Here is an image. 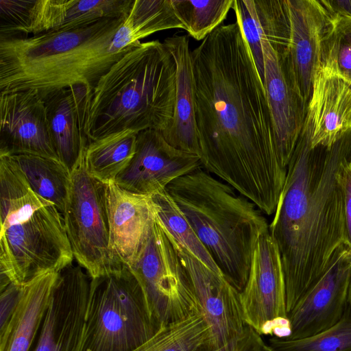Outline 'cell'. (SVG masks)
Masks as SVG:
<instances>
[{
	"instance_id": "6da1fadb",
	"label": "cell",
	"mask_w": 351,
	"mask_h": 351,
	"mask_svg": "<svg viewBox=\"0 0 351 351\" xmlns=\"http://www.w3.org/2000/svg\"><path fill=\"white\" fill-rule=\"evenodd\" d=\"M203 168L274 215L287 176L263 84L239 23L192 50Z\"/></svg>"
},
{
	"instance_id": "7a4b0ae2",
	"label": "cell",
	"mask_w": 351,
	"mask_h": 351,
	"mask_svg": "<svg viewBox=\"0 0 351 351\" xmlns=\"http://www.w3.org/2000/svg\"><path fill=\"white\" fill-rule=\"evenodd\" d=\"M350 154L351 132L330 148H312L302 130L288 164L269 224L281 258L287 315L325 273L336 249L346 244L338 175Z\"/></svg>"
},
{
	"instance_id": "3957f363",
	"label": "cell",
	"mask_w": 351,
	"mask_h": 351,
	"mask_svg": "<svg viewBox=\"0 0 351 351\" xmlns=\"http://www.w3.org/2000/svg\"><path fill=\"white\" fill-rule=\"evenodd\" d=\"M127 16L29 37L0 36V93L35 89L42 96L75 84L93 88L143 38Z\"/></svg>"
},
{
	"instance_id": "277c9868",
	"label": "cell",
	"mask_w": 351,
	"mask_h": 351,
	"mask_svg": "<svg viewBox=\"0 0 351 351\" xmlns=\"http://www.w3.org/2000/svg\"><path fill=\"white\" fill-rule=\"evenodd\" d=\"M176 90V63L163 43L140 41L93 86L84 128L89 142L128 130L163 132Z\"/></svg>"
},
{
	"instance_id": "5b68a950",
	"label": "cell",
	"mask_w": 351,
	"mask_h": 351,
	"mask_svg": "<svg viewBox=\"0 0 351 351\" xmlns=\"http://www.w3.org/2000/svg\"><path fill=\"white\" fill-rule=\"evenodd\" d=\"M223 276L241 292L256 243L269 231L266 215L203 167L166 187Z\"/></svg>"
},
{
	"instance_id": "8992f818",
	"label": "cell",
	"mask_w": 351,
	"mask_h": 351,
	"mask_svg": "<svg viewBox=\"0 0 351 351\" xmlns=\"http://www.w3.org/2000/svg\"><path fill=\"white\" fill-rule=\"evenodd\" d=\"M0 290L73 263L62 215L31 189L9 156H0Z\"/></svg>"
},
{
	"instance_id": "52a82bcc",
	"label": "cell",
	"mask_w": 351,
	"mask_h": 351,
	"mask_svg": "<svg viewBox=\"0 0 351 351\" xmlns=\"http://www.w3.org/2000/svg\"><path fill=\"white\" fill-rule=\"evenodd\" d=\"M160 327L126 265L90 279L80 351H133Z\"/></svg>"
},
{
	"instance_id": "ba28073f",
	"label": "cell",
	"mask_w": 351,
	"mask_h": 351,
	"mask_svg": "<svg viewBox=\"0 0 351 351\" xmlns=\"http://www.w3.org/2000/svg\"><path fill=\"white\" fill-rule=\"evenodd\" d=\"M129 269L159 326L202 312L189 274L156 217L143 252Z\"/></svg>"
},
{
	"instance_id": "9c48e42d",
	"label": "cell",
	"mask_w": 351,
	"mask_h": 351,
	"mask_svg": "<svg viewBox=\"0 0 351 351\" xmlns=\"http://www.w3.org/2000/svg\"><path fill=\"white\" fill-rule=\"evenodd\" d=\"M71 178L64 226L74 258L95 278L115 269L108 249L107 184L88 175L84 158Z\"/></svg>"
},
{
	"instance_id": "30bf717a",
	"label": "cell",
	"mask_w": 351,
	"mask_h": 351,
	"mask_svg": "<svg viewBox=\"0 0 351 351\" xmlns=\"http://www.w3.org/2000/svg\"><path fill=\"white\" fill-rule=\"evenodd\" d=\"M241 302L245 325L261 336L282 338L290 335L281 258L269 231L255 246Z\"/></svg>"
},
{
	"instance_id": "8fae6325",
	"label": "cell",
	"mask_w": 351,
	"mask_h": 351,
	"mask_svg": "<svg viewBox=\"0 0 351 351\" xmlns=\"http://www.w3.org/2000/svg\"><path fill=\"white\" fill-rule=\"evenodd\" d=\"M261 45L264 57L263 86L279 160L287 169L302 130L308 103L295 83L286 49H274L263 36Z\"/></svg>"
},
{
	"instance_id": "7c38bea8",
	"label": "cell",
	"mask_w": 351,
	"mask_h": 351,
	"mask_svg": "<svg viewBox=\"0 0 351 351\" xmlns=\"http://www.w3.org/2000/svg\"><path fill=\"white\" fill-rule=\"evenodd\" d=\"M171 241L189 274L201 311L210 327V350L241 337L247 326L243 317L241 292L222 273L210 269L185 248Z\"/></svg>"
},
{
	"instance_id": "4fadbf2b",
	"label": "cell",
	"mask_w": 351,
	"mask_h": 351,
	"mask_svg": "<svg viewBox=\"0 0 351 351\" xmlns=\"http://www.w3.org/2000/svg\"><path fill=\"white\" fill-rule=\"evenodd\" d=\"M350 278L351 250L343 243L321 278L288 314L291 333L287 338L308 337L337 324L348 308Z\"/></svg>"
},
{
	"instance_id": "5bb4252c",
	"label": "cell",
	"mask_w": 351,
	"mask_h": 351,
	"mask_svg": "<svg viewBox=\"0 0 351 351\" xmlns=\"http://www.w3.org/2000/svg\"><path fill=\"white\" fill-rule=\"evenodd\" d=\"M80 265L59 272L34 351H80L90 277Z\"/></svg>"
},
{
	"instance_id": "9a60e30c",
	"label": "cell",
	"mask_w": 351,
	"mask_h": 351,
	"mask_svg": "<svg viewBox=\"0 0 351 351\" xmlns=\"http://www.w3.org/2000/svg\"><path fill=\"white\" fill-rule=\"evenodd\" d=\"M201 167L197 155L173 147L160 132L147 130L138 133L134 156L114 183L129 192L152 196Z\"/></svg>"
},
{
	"instance_id": "2e32d148",
	"label": "cell",
	"mask_w": 351,
	"mask_h": 351,
	"mask_svg": "<svg viewBox=\"0 0 351 351\" xmlns=\"http://www.w3.org/2000/svg\"><path fill=\"white\" fill-rule=\"evenodd\" d=\"M21 154L59 160L44 100L35 89L0 93V156Z\"/></svg>"
},
{
	"instance_id": "e0dca14e",
	"label": "cell",
	"mask_w": 351,
	"mask_h": 351,
	"mask_svg": "<svg viewBox=\"0 0 351 351\" xmlns=\"http://www.w3.org/2000/svg\"><path fill=\"white\" fill-rule=\"evenodd\" d=\"M109 254L114 268L131 267L148 240L156 213L151 196L135 194L107 184Z\"/></svg>"
},
{
	"instance_id": "ac0fdd59",
	"label": "cell",
	"mask_w": 351,
	"mask_h": 351,
	"mask_svg": "<svg viewBox=\"0 0 351 351\" xmlns=\"http://www.w3.org/2000/svg\"><path fill=\"white\" fill-rule=\"evenodd\" d=\"M285 2L289 22V40L285 53L295 83L308 103L321 62L322 41L332 16L320 1Z\"/></svg>"
},
{
	"instance_id": "d6986e66",
	"label": "cell",
	"mask_w": 351,
	"mask_h": 351,
	"mask_svg": "<svg viewBox=\"0 0 351 351\" xmlns=\"http://www.w3.org/2000/svg\"><path fill=\"white\" fill-rule=\"evenodd\" d=\"M311 147L330 148L351 132V84L319 65L302 128Z\"/></svg>"
},
{
	"instance_id": "ffe728a7",
	"label": "cell",
	"mask_w": 351,
	"mask_h": 351,
	"mask_svg": "<svg viewBox=\"0 0 351 351\" xmlns=\"http://www.w3.org/2000/svg\"><path fill=\"white\" fill-rule=\"evenodd\" d=\"M92 88L85 84H75L41 96L54 149L71 173L83 160L89 143L84 128Z\"/></svg>"
},
{
	"instance_id": "44dd1931",
	"label": "cell",
	"mask_w": 351,
	"mask_h": 351,
	"mask_svg": "<svg viewBox=\"0 0 351 351\" xmlns=\"http://www.w3.org/2000/svg\"><path fill=\"white\" fill-rule=\"evenodd\" d=\"M134 0H32L21 35L78 29L126 17Z\"/></svg>"
},
{
	"instance_id": "7402d4cb",
	"label": "cell",
	"mask_w": 351,
	"mask_h": 351,
	"mask_svg": "<svg viewBox=\"0 0 351 351\" xmlns=\"http://www.w3.org/2000/svg\"><path fill=\"white\" fill-rule=\"evenodd\" d=\"M163 44L176 66V90L172 120L160 132L173 147L200 156L195 119V88L192 50L186 35L166 38Z\"/></svg>"
},
{
	"instance_id": "603a6c76",
	"label": "cell",
	"mask_w": 351,
	"mask_h": 351,
	"mask_svg": "<svg viewBox=\"0 0 351 351\" xmlns=\"http://www.w3.org/2000/svg\"><path fill=\"white\" fill-rule=\"evenodd\" d=\"M59 273L40 274L23 285L16 316L3 351H29L49 308Z\"/></svg>"
},
{
	"instance_id": "cb8c5ba5",
	"label": "cell",
	"mask_w": 351,
	"mask_h": 351,
	"mask_svg": "<svg viewBox=\"0 0 351 351\" xmlns=\"http://www.w3.org/2000/svg\"><path fill=\"white\" fill-rule=\"evenodd\" d=\"M137 134L128 130L90 141L84 154L88 175L106 184L114 182L134 156Z\"/></svg>"
},
{
	"instance_id": "d4e9b609",
	"label": "cell",
	"mask_w": 351,
	"mask_h": 351,
	"mask_svg": "<svg viewBox=\"0 0 351 351\" xmlns=\"http://www.w3.org/2000/svg\"><path fill=\"white\" fill-rule=\"evenodd\" d=\"M9 156L24 175L31 189L54 204L64 217L71 186V172L59 160L33 154Z\"/></svg>"
},
{
	"instance_id": "484cf974",
	"label": "cell",
	"mask_w": 351,
	"mask_h": 351,
	"mask_svg": "<svg viewBox=\"0 0 351 351\" xmlns=\"http://www.w3.org/2000/svg\"><path fill=\"white\" fill-rule=\"evenodd\" d=\"M210 330L202 313L162 325L133 351H210Z\"/></svg>"
},
{
	"instance_id": "4316f807",
	"label": "cell",
	"mask_w": 351,
	"mask_h": 351,
	"mask_svg": "<svg viewBox=\"0 0 351 351\" xmlns=\"http://www.w3.org/2000/svg\"><path fill=\"white\" fill-rule=\"evenodd\" d=\"M156 218L168 237L210 269L221 272L181 210L166 189L151 196Z\"/></svg>"
},
{
	"instance_id": "83f0119b",
	"label": "cell",
	"mask_w": 351,
	"mask_h": 351,
	"mask_svg": "<svg viewBox=\"0 0 351 351\" xmlns=\"http://www.w3.org/2000/svg\"><path fill=\"white\" fill-rule=\"evenodd\" d=\"M234 0H171L176 16L189 34L203 40L226 18Z\"/></svg>"
},
{
	"instance_id": "f1b7e54d",
	"label": "cell",
	"mask_w": 351,
	"mask_h": 351,
	"mask_svg": "<svg viewBox=\"0 0 351 351\" xmlns=\"http://www.w3.org/2000/svg\"><path fill=\"white\" fill-rule=\"evenodd\" d=\"M267 343L275 351H351V311L348 306L337 324L315 335L298 339L272 337Z\"/></svg>"
},
{
	"instance_id": "f546056e",
	"label": "cell",
	"mask_w": 351,
	"mask_h": 351,
	"mask_svg": "<svg viewBox=\"0 0 351 351\" xmlns=\"http://www.w3.org/2000/svg\"><path fill=\"white\" fill-rule=\"evenodd\" d=\"M320 65L351 84V18L332 17L322 44Z\"/></svg>"
},
{
	"instance_id": "4dcf8cb0",
	"label": "cell",
	"mask_w": 351,
	"mask_h": 351,
	"mask_svg": "<svg viewBox=\"0 0 351 351\" xmlns=\"http://www.w3.org/2000/svg\"><path fill=\"white\" fill-rule=\"evenodd\" d=\"M232 9L236 14L243 35L250 49L261 81L264 82V57L261 40L263 31L254 0H234Z\"/></svg>"
},
{
	"instance_id": "1f68e13d",
	"label": "cell",
	"mask_w": 351,
	"mask_h": 351,
	"mask_svg": "<svg viewBox=\"0 0 351 351\" xmlns=\"http://www.w3.org/2000/svg\"><path fill=\"white\" fill-rule=\"evenodd\" d=\"M23 285L10 283L0 291V351H3L19 304Z\"/></svg>"
},
{
	"instance_id": "d6a6232c",
	"label": "cell",
	"mask_w": 351,
	"mask_h": 351,
	"mask_svg": "<svg viewBox=\"0 0 351 351\" xmlns=\"http://www.w3.org/2000/svg\"><path fill=\"white\" fill-rule=\"evenodd\" d=\"M338 180L343 196L345 240L351 250V162L346 161L341 167Z\"/></svg>"
},
{
	"instance_id": "836d02e7",
	"label": "cell",
	"mask_w": 351,
	"mask_h": 351,
	"mask_svg": "<svg viewBox=\"0 0 351 351\" xmlns=\"http://www.w3.org/2000/svg\"><path fill=\"white\" fill-rule=\"evenodd\" d=\"M320 1L332 17L351 18V0H324Z\"/></svg>"
},
{
	"instance_id": "e575fe53",
	"label": "cell",
	"mask_w": 351,
	"mask_h": 351,
	"mask_svg": "<svg viewBox=\"0 0 351 351\" xmlns=\"http://www.w3.org/2000/svg\"><path fill=\"white\" fill-rule=\"evenodd\" d=\"M251 331V328L247 326L245 332L241 337L219 348L210 351H245L250 339Z\"/></svg>"
},
{
	"instance_id": "d590c367",
	"label": "cell",
	"mask_w": 351,
	"mask_h": 351,
	"mask_svg": "<svg viewBox=\"0 0 351 351\" xmlns=\"http://www.w3.org/2000/svg\"><path fill=\"white\" fill-rule=\"evenodd\" d=\"M263 337L252 329L250 339L245 351H259Z\"/></svg>"
},
{
	"instance_id": "8d00e7d4",
	"label": "cell",
	"mask_w": 351,
	"mask_h": 351,
	"mask_svg": "<svg viewBox=\"0 0 351 351\" xmlns=\"http://www.w3.org/2000/svg\"><path fill=\"white\" fill-rule=\"evenodd\" d=\"M259 351H275L269 344L265 342L263 339Z\"/></svg>"
},
{
	"instance_id": "74e56055",
	"label": "cell",
	"mask_w": 351,
	"mask_h": 351,
	"mask_svg": "<svg viewBox=\"0 0 351 351\" xmlns=\"http://www.w3.org/2000/svg\"><path fill=\"white\" fill-rule=\"evenodd\" d=\"M348 306L349 309L351 311V278L349 285V289H348Z\"/></svg>"
},
{
	"instance_id": "f35d334b",
	"label": "cell",
	"mask_w": 351,
	"mask_h": 351,
	"mask_svg": "<svg viewBox=\"0 0 351 351\" xmlns=\"http://www.w3.org/2000/svg\"><path fill=\"white\" fill-rule=\"evenodd\" d=\"M350 162H351V154H350Z\"/></svg>"
}]
</instances>
